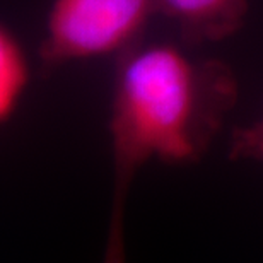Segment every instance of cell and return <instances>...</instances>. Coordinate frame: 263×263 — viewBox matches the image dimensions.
I'll return each instance as SVG.
<instances>
[{"instance_id":"1","label":"cell","mask_w":263,"mask_h":263,"mask_svg":"<svg viewBox=\"0 0 263 263\" xmlns=\"http://www.w3.org/2000/svg\"><path fill=\"white\" fill-rule=\"evenodd\" d=\"M234 70L173 43H137L117 57L109 113L113 197L127 200L149 161L193 164L238 101Z\"/></svg>"},{"instance_id":"6","label":"cell","mask_w":263,"mask_h":263,"mask_svg":"<svg viewBox=\"0 0 263 263\" xmlns=\"http://www.w3.org/2000/svg\"><path fill=\"white\" fill-rule=\"evenodd\" d=\"M125 207L127 200L113 198L109 215L103 263H127V236H125Z\"/></svg>"},{"instance_id":"5","label":"cell","mask_w":263,"mask_h":263,"mask_svg":"<svg viewBox=\"0 0 263 263\" xmlns=\"http://www.w3.org/2000/svg\"><path fill=\"white\" fill-rule=\"evenodd\" d=\"M228 149L229 159L263 164V113L255 122L233 132Z\"/></svg>"},{"instance_id":"2","label":"cell","mask_w":263,"mask_h":263,"mask_svg":"<svg viewBox=\"0 0 263 263\" xmlns=\"http://www.w3.org/2000/svg\"><path fill=\"white\" fill-rule=\"evenodd\" d=\"M161 0H51L40 57L46 67L120 57L140 43Z\"/></svg>"},{"instance_id":"4","label":"cell","mask_w":263,"mask_h":263,"mask_svg":"<svg viewBox=\"0 0 263 263\" xmlns=\"http://www.w3.org/2000/svg\"><path fill=\"white\" fill-rule=\"evenodd\" d=\"M31 79L29 60L15 34L0 23V125L15 111Z\"/></svg>"},{"instance_id":"3","label":"cell","mask_w":263,"mask_h":263,"mask_svg":"<svg viewBox=\"0 0 263 263\" xmlns=\"http://www.w3.org/2000/svg\"><path fill=\"white\" fill-rule=\"evenodd\" d=\"M161 14L176 24L185 46L217 43L245 26L248 0H161Z\"/></svg>"}]
</instances>
